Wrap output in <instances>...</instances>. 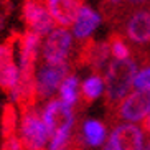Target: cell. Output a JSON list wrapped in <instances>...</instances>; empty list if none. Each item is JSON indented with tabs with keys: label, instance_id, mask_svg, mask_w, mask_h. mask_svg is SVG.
Returning a JSON list of instances; mask_svg holds the SVG:
<instances>
[{
	"label": "cell",
	"instance_id": "1",
	"mask_svg": "<svg viewBox=\"0 0 150 150\" xmlns=\"http://www.w3.org/2000/svg\"><path fill=\"white\" fill-rule=\"evenodd\" d=\"M137 74L135 59H114L106 68L104 74V96H106L107 109H112L127 96L130 86H134V79Z\"/></svg>",
	"mask_w": 150,
	"mask_h": 150
},
{
	"label": "cell",
	"instance_id": "14",
	"mask_svg": "<svg viewBox=\"0 0 150 150\" xmlns=\"http://www.w3.org/2000/svg\"><path fill=\"white\" fill-rule=\"evenodd\" d=\"M99 25H101V15L91 7L83 5L79 10V15L76 18V23L73 25V35L78 41H84L91 38V35Z\"/></svg>",
	"mask_w": 150,
	"mask_h": 150
},
{
	"label": "cell",
	"instance_id": "19",
	"mask_svg": "<svg viewBox=\"0 0 150 150\" xmlns=\"http://www.w3.org/2000/svg\"><path fill=\"white\" fill-rule=\"evenodd\" d=\"M125 36H122L117 31H112L109 36V46H110V54L114 59H129L130 58V48H129L125 41Z\"/></svg>",
	"mask_w": 150,
	"mask_h": 150
},
{
	"label": "cell",
	"instance_id": "18",
	"mask_svg": "<svg viewBox=\"0 0 150 150\" xmlns=\"http://www.w3.org/2000/svg\"><path fill=\"white\" fill-rule=\"evenodd\" d=\"M18 120H20V115L17 114V107H15V104L8 102L4 107V114H2V132H4V137L17 134Z\"/></svg>",
	"mask_w": 150,
	"mask_h": 150
},
{
	"label": "cell",
	"instance_id": "27",
	"mask_svg": "<svg viewBox=\"0 0 150 150\" xmlns=\"http://www.w3.org/2000/svg\"><path fill=\"white\" fill-rule=\"evenodd\" d=\"M147 150H150V142H149V147H147Z\"/></svg>",
	"mask_w": 150,
	"mask_h": 150
},
{
	"label": "cell",
	"instance_id": "23",
	"mask_svg": "<svg viewBox=\"0 0 150 150\" xmlns=\"http://www.w3.org/2000/svg\"><path fill=\"white\" fill-rule=\"evenodd\" d=\"M145 5H150V0H124L122 7H134V8H139L142 10V7H145Z\"/></svg>",
	"mask_w": 150,
	"mask_h": 150
},
{
	"label": "cell",
	"instance_id": "20",
	"mask_svg": "<svg viewBox=\"0 0 150 150\" xmlns=\"http://www.w3.org/2000/svg\"><path fill=\"white\" fill-rule=\"evenodd\" d=\"M134 86L137 89H150V66H145L135 74Z\"/></svg>",
	"mask_w": 150,
	"mask_h": 150
},
{
	"label": "cell",
	"instance_id": "11",
	"mask_svg": "<svg viewBox=\"0 0 150 150\" xmlns=\"http://www.w3.org/2000/svg\"><path fill=\"white\" fill-rule=\"evenodd\" d=\"M56 27L73 28L84 0H45Z\"/></svg>",
	"mask_w": 150,
	"mask_h": 150
},
{
	"label": "cell",
	"instance_id": "24",
	"mask_svg": "<svg viewBox=\"0 0 150 150\" xmlns=\"http://www.w3.org/2000/svg\"><path fill=\"white\" fill-rule=\"evenodd\" d=\"M142 129H144V132H145V134H149V135H150V114L144 119V122H142Z\"/></svg>",
	"mask_w": 150,
	"mask_h": 150
},
{
	"label": "cell",
	"instance_id": "8",
	"mask_svg": "<svg viewBox=\"0 0 150 150\" xmlns=\"http://www.w3.org/2000/svg\"><path fill=\"white\" fill-rule=\"evenodd\" d=\"M22 17L25 25H27V30L35 31L43 38L48 33H51L53 28L56 27L45 0H25Z\"/></svg>",
	"mask_w": 150,
	"mask_h": 150
},
{
	"label": "cell",
	"instance_id": "10",
	"mask_svg": "<svg viewBox=\"0 0 150 150\" xmlns=\"http://www.w3.org/2000/svg\"><path fill=\"white\" fill-rule=\"evenodd\" d=\"M17 46V58L20 69L23 68H36V61L41 56V45L43 36L31 30H25L15 41Z\"/></svg>",
	"mask_w": 150,
	"mask_h": 150
},
{
	"label": "cell",
	"instance_id": "22",
	"mask_svg": "<svg viewBox=\"0 0 150 150\" xmlns=\"http://www.w3.org/2000/svg\"><path fill=\"white\" fill-rule=\"evenodd\" d=\"M0 150H25V147H23L20 137L17 134H13V135L4 137V144H2Z\"/></svg>",
	"mask_w": 150,
	"mask_h": 150
},
{
	"label": "cell",
	"instance_id": "26",
	"mask_svg": "<svg viewBox=\"0 0 150 150\" xmlns=\"http://www.w3.org/2000/svg\"><path fill=\"white\" fill-rule=\"evenodd\" d=\"M69 150H83V149H81V147H78V145H73Z\"/></svg>",
	"mask_w": 150,
	"mask_h": 150
},
{
	"label": "cell",
	"instance_id": "7",
	"mask_svg": "<svg viewBox=\"0 0 150 150\" xmlns=\"http://www.w3.org/2000/svg\"><path fill=\"white\" fill-rule=\"evenodd\" d=\"M40 115L45 125L48 127L50 135L58 129H73L76 122L74 107L66 106L59 97H51L40 109Z\"/></svg>",
	"mask_w": 150,
	"mask_h": 150
},
{
	"label": "cell",
	"instance_id": "4",
	"mask_svg": "<svg viewBox=\"0 0 150 150\" xmlns=\"http://www.w3.org/2000/svg\"><path fill=\"white\" fill-rule=\"evenodd\" d=\"M150 114V89H137L127 94L115 107L109 109V119L112 122L144 120Z\"/></svg>",
	"mask_w": 150,
	"mask_h": 150
},
{
	"label": "cell",
	"instance_id": "6",
	"mask_svg": "<svg viewBox=\"0 0 150 150\" xmlns=\"http://www.w3.org/2000/svg\"><path fill=\"white\" fill-rule=\"evenodd\" d=\"M110 54L109 41H96L93 38L81 41V46L74 56V64L78 66H89L94 74H101L107 64Z\"/></svg>",
	"mask_w": 150,
	"mask_h": 150
},
{
	"label": "cell",
	"instance_id": "13",
	"mask_svg": "<svg viewBox=\"0 0 150 150\" xmlns=\"http://www.w3.org/2000/svg\"><path fill=\"white\" fill-rule=\"evenodd\" d=\"M124 33L127 40L135 45L150 43V12L139 10L127 17L124 23Z\"/></svg>",
	"mask_w": 150,
	"mask_h": 150
},
{
	"label": "cell",
	"instance_id": "2",
	"mask_svg": "<svg viewBox=\"0 0 150 150\" xmlns=\"http://www.w3.org/2000/svg\"><path fill=\"white\" fill-rule=\"evenodd\" d=\"M17 135L20 137L25 150H48L50 130L36 107L22 109Z\"/></svg>",
	"mask_w": 150,
	"mask_h": 150
},
{
	"label": "cell",
	"instance_id": "12",
	"mask_svg": "<svg viewBox=\"0 0 150 150\" xmlns=\"http://www.w3.org/2000/svg\"><path fill=\"white\" fill-rule=\"evenodd\" d=\"M109 140L115 150H142L144 147V132L142 127L135 124H119L115 125Z\"/></svg>",
	"mask_w": 150,
	"mask_h": 150
},
{
	"label": "cell",
	"instance_id": "21",
	"mask_svg": "<svg viewBox=\"0 0 150 150\" xmlns=\"http://www.w3.org/2000/svg\"><path fill=\"white\" fill-rule=\"evenodd\" d=\"M124 0H102V13L106 15V18L114 20L115 8L122 7Z\"/></svg>",
	"mask_w": 150,
	"mask_h": 150
},
{
	"label": "cell",
	"instance_id": "17",
	"mask_svg": "<svg viewBox=\"0 0 150 150\" xmlns=\"http://www.w3.org/2000/svg\"><path fill=\"white\" fill-rule=\"evenodd\" d=\"M58 97H59L66 106L74 107L76 102H79V97H81L79 78H78L76 74H73V73H69L68 78L63 81L59 91H58Z\"/></svg>",
	"mask_w": 150,
	"mask_h": 150
},
{
	"label": "cell",
	"instance_id": "25",
	"mask_svg": "<svg viewBox=\"0 0 150 150\" xmlns=\"http://www.w3.org/2000/svg\"><path fill=\"white\" fill-rule=\"evenodd\" d=\"M104 150H115V147L112 145V142H110V140H107L106 145H104Z\"/></svg>",
	"mask_w": 150,
	"mask_h": 150
},
{
	"label": "cell",
	"instance_id": "5",
	"mask_svg": "<svg viewBox=\"0 0 150 150\" xmlns=\"http://www.w3.org/2000/svg\"><path fill=\"white\" fill-rule=\"evenodd\" d=\"M71 73L69 64H48L41 63L36 66V96L38 101H48L59 91L63 81Z\"/></svg>",
	"mask_w": 150,
	"mask_h": 150
},
{
	"label": "cell",
	"instance_id": "15",
	"mask_svg": "<svg viewBox=\"0 0 150 150\" xmlns=\"http://www.w3.org/2000/svg\"><path fill=\"white\" fill-rule=\"evenodd\" d=\"M106 135H107V129L101 120L88 119L83 124L79 137L84 144H88L91 147H97V145H101V144H104Z\"/></svg>",
	"mask_w": 150,
	"mask_h": 150
},
{
	"label": "cell",
	"instance_id": "16",
	"mask_svg": "<svg viewBox=\"0 0 150 150\" xmlns=\"http://www.w3.org/2000/svg\"><path fill=\"white\" fill-rule=\"evenodd\" d=\"M106 89V83L101 74H91L88 79H84L81 84V97L79 101L83 104H91L102 94Z\"/></svg>",
	"mask_w": 150,
	"mask_h": 150
},
{
	"label": "cell",
	"instance_id": "3",
	"mask_svg": "<svg viewBox=\"0 0 150 150\" xmlns=\"http://www.w3.org/2000/svg\"><path fill=\"white\" fill-rule=\"evenodd\" d=\"M73 41L74 35L69 28L54 27L51 33L43 38L41 45V61L48 64H69L73 54Z\"/></svg>",
	"mask_w": 150,
	"mask_h": 150
},
{
	"label": "cell",
	"instance_id": "9",
	"mask_svg": "<svg viewBox=\"0 0 150 150\" xmlns=\"http://www.w3.org/2000/svg\"><path fill=\"white\" fill-rule=\"evenodd\" d=\"M20 64L13 41L0 43V89L8 94L20 81Z\"/></svg>",
	"mask_w": 150,
	"mask_h": 150
}]
</instances>
